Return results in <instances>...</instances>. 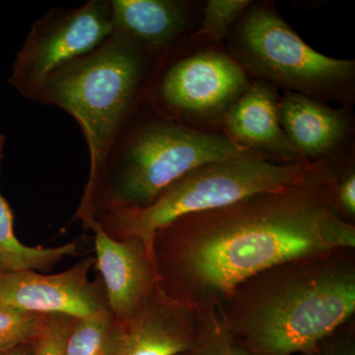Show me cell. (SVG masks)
Returning a JSON list of instances; mask_svg holds the SVG:
<instances>
[{
  "label": "cell",
  "mask_w": 355,
  "mask_h": 355,
  "mask_svg": "<svg viewBox=\"0 0 355 355\" xmlns=\"http://www.w3.org/2000/svg\"><path fill=\"white\" fill-rule=\"evenodd\" d=\"M146 48L114 32L88 55L53 72L35 100L64 110L83 130L90 156L83 193L99 181L121 139L146 76Z\"/></svg>",
  "instance_id": "4"
},
{
  "label": "cell",
  "mask_w": 355,
  "mask_h": 355,
  "mask_svg": "<svg viewBox=\"0 0 355 355\" xmlns=\"http://www.w3.org/2000/svg\"><path fill=\"white\" fill-rule=\"evenodd\" d=\"M4 142H6V137L0 133V161L3 155Z\"/></svg>",
  "instance_id": "25"
},
{
  "label": "cell",
  "mask_w": 355,
  "mask_h": 355,
  "mask_svg": "<svg viewBox=\"0 0 355 355\" xmlns=\"http://www.w3.org/2000/svg\"><path fill=\"white\" fill-rule=\"evenodd\" d=\"M0 355H34L33 343H26V345H19L15 349L0 352Z\"/></svg>",
  "instance_id": "23"
},
{
  "label": "cell",
  "mask_w": 355,
  "mask_h": 355,
  "mask_svg": "<svg viewBox=\"0 0 355 355\" xmlns=\"http://www.w3.org/2000/svg\"><path fill=\"white\" fill-rule=\"evenodd\" d=\"M250 4L251 1L248 0H209L205 9L203 32L216 39L224 38L231 25Z\"/></svg>",
  "instance_id": "20"
},
{
  "label": "cell",
  "mask_w": 355,
  "mask_h": 355,
  "mask_svg": "<svg viewBox=\"0 0 355 355\" xmlns=\"http://www.w3.org/2000/svg\"><path fill=\"white\" fill-rule=\"evenodd\" d=\"M13 222L12 210L0 193V258L10 272H46L65 257L77 254L74 243L55 248L26 246L16 237Z\"/></svg>",
  "instance_id": "15"
},
{
  "label": "cell",
  "mask_w": 355,
  "mask_h": 355,
  "mask_svg": "<svg viewBox=\"0 0 355 355\" xmlns=\"http://www.w3.org/2000/svg\"><path fill=\"white\" fill-rule=\"evenodd\" d=\"M249 86L237 62L209 51L173 64L163 77L160 94L178 114L205 116L225 113Z\"/></svg>",
  "instance_id": "9"
},
{
  "label": "cell",
  "mask_w": 355,
  "mask_h": 355,
  "mask_svg": "<svg viewBox=\"0 0 355 355\" xmlns=\"http://www.w3.org/2000/svg\"><path fill=\"white\" fill-rule=\"evenodd\" d=\"M234 50L243 64L257 76L313 99H338L354 85V60L322 55L263 7L245 16Z\"/></svg>",
  "instance_id": "6"
},
{
  "label": "cell",
  "mask_w": 355,
  "mask_h": 355,
  "mask_svg": "<svg viewBox=\"0 0 355 355\" xmlns=\"http://www.w3.org/2000/svg\"><path fill=\"white\" fill-rule=\"evenodd\" d=\"M113 33L109 1L90 0L76 8L51 9L33 23L14 60L9 85L35 101L53 72L88 55Z\"/></svg>",
  "instance_id": "7"
},
{
  "label": "cell",
  "mask_w": 355,
  "mask_h": 355,
  "mask_svg": "<svg viewBox=\"0 0 355 355\" xmlns=\"http://www.w3.org/2000/svg\"><path fill=\"white\" fill-rule=\"evenodd\" d=\"M200 314L178 304L158 286L132 319L123 324L116 355H182L193 349Z\"/></svg>",
  "instance_id": "11"
},
{
  "label": "cell",
  "mask_w": 355,
  "mask_h": 355,
  "mask_svg": "<svg viewBox=\"0 0 355 355\" xmlns=\"http://www.w3.org/2000/svg\"><path fill=\"white\" fill-rule=\"evenodd\" d=\"M279 112L280 125L303 160L330 151L347 130L340 112L291 91L279 100Z\"/></svg>",
  "instance_id": "13"
},
{
  "label": "cell",
  "mask_w": 355,
  "mask_h": 355,
  "mask_svg": "<svg viewBox=\"0 0 355 355\" xmlns=\"http://www.w3.org/2000/svg\"><path fill=\"white\" fill-rule=\"evenodd\" d=\"M279 107L272 85L256 83L224 113V125L233 141L250 150L265 151L284 163L302 161L280 125Z\"/></svg>",
  "instance_id": "12"
},
{
  "label": "cell",
  "mask_w": 355,
  "mask_h": 355,
  "mask_svg": "<svg viewBox=\"0 0 355 355\" xmlns=\"http://www.w3.org/2000/svg\"><path fill=\"white\" fill-rule=\"evenodd\" d=\"M95 258L78 261L64 272H9L0 277V305L38 314H62L83 319L109 310L103 282H91Z\"/></svg>",
  "instance_id": "8"
},
{
  "label": "cell",
  "mask_w": 355,
  "mask_h": 355,
  "mask_svg": "<svg viewBox=\"0 0 355 355\" xmlns=\"http://www.w3.org/2000/svg\"><path fill=\"white\" fill-rule=\"evenodd\" d=\"M302 355H355V319L338 327Z\"/></svg>",
  "instance_id": "21"
},
{
  "label": "cell",
  "mask_w": 355,
  "mask_h": 355,
  "mask_svg": "<svg viewBox=\"0 0 355 355\" xmlns=\"http://www.w3.org/2000/svg\"><path fill=\"white\" fill-rule=\"evenodd\" d=\"M254 355L302 354L355 315V248L284 261L235 287L216 310Z\"/></svg>",
  "instance_id": "2"
},
{
  "label": "cell",
  "mask_w": 355,
  "mask_h": 355,
  "mask_svg": "<svg viewBox=\"0 0 355 355\" xmlns=\"http://www.w3.org/2000/svg\"><path fill=\"white\" fill-rule=\"evenodd\" d=\"M254 154L233 139L172 121L146 123L116 148L94 188L83 193L74 220L89 229L109 212L141 209L202 166Z\"/></svg>",
  "instance_id": "3"
},
{
  "label": "cell",
  "mask_w": 355,
  "mask_h": 355,
  "mask_svg": "<svg viewBox=\"0 0 355 355\" xmlns=\"http://www.w3.org/2000/svg\"><path fill=\"white\" fill-rule=\"evenodd\" d=\"M338 248H355V224L340 216L338 178L324 163L289 188L170 222L154 235L153 261L160 291L202 313L257 273Z\"/></svg>",
  "instance_id": "1"
},
{
  "label": "cell",
  "mask_w": 355,
  "mask_h": 355,
  "mask_svg": "<svg viewBox=\"0 0 355 355\" xmlns=\"http://www.w3.org/2000/svg\"><path fill=\"white\" fill-rule=\"evenodd\" d=\"M182 355H184V354H182Z\"/></svg>",
  "instance_id": "26"
},
{
  "label": "cell",
  "mask_w": 355,
  "mask_h": 355,
  "mask_svg": "<svg viewBox=\"0 0 355 355\" xmlns=\"http://www.w3.org/2000/svg\"><path fill=\"white\" fill-rule=\"evenodd\" d=\"M95 266L102 277L107 304L119 323L135 316L158 286L153 258L137 237L116 240L94 222Z\"/></svg>",
  "instance_id": "10"
},
{
  "label": "cell",
  "mask_w": 355,
  "mask_h": 355,
  "mask_svg": "<svg viewBox=\"0 0 355 355\" xmlns=\"http://www.w3.org/2000/svg\"><path fill=\"white\" fill-rule=\"evenodd\" d=\"M324 164L323 161L309 160L272 162L254 153L202 166L170 184L147 207L116 210L95 222L113 239L139 238L153 258L154 235L170 222L258 193L289 188Z\"/></svg>",
  "instance_id": "5"
},
{
  "label": "cell",
  "mask_w": 355,
  "mask_h": 355,
  "mask_svg": "<svg viewBox=\"0 0 355 355\" xmlns=\"http://www.w3.org/2000/svg\"><path fill=\"white\" fill-rule=\"evenodd\" d=\"M46 316L0 305V352L32 343L41 331Z\"/></svg>",
  "instance_id": "18"
},
{
  "label": "cell",
  "mask_w": 355,
  "mask_h": 355,
  "mask_svg": "<svg viewBox=\"0 0 355 355\" xmlns=\"http://www.w3.org/2000/svg\"><path fill=\"white\" fill-rule=\"evenodd\" d=\"M76 318L49 314L37 338L33 340L34 355H67V345Z\"/></svg>",
  "instance_id": "19"
},
{
  "label": "cell",
  "mask_w": 355,
  "mask_h": 355,
  "mask_svg": "<svg viewBox=\"0 0 355 355\" xmlns=\"http://www.w3.org/2000/svg\"><path fill=\"white\" fill-rule=\"evenodd\" d=\"M123 331L110 310L76 319L67 345V355H116Z\"/></svg>",
  "instance_id": "16"
},
{
  "label": "cell",
  "mask_w": 355,
  "mask_h": 355,
  "mask_svg": "<svg viewBox=\"0 0 355 355\" xmlns=\"http://www.w3.org/2000/svg\"><path fill=\"white\" fill-rule=\"evenodd\" d=\"M197 342L184 355H254L230 335L216 310L200 313Z\"/></svg>",
  "instance_id": "17"
},
{
  "label": "cell",
  "mask_w": 355,
  "mask_h": 355,
  "mask_svg": "<svg viewBox=\"0 0 355 355\" xmlns=\"http://www.w3.org/2000/svg\"><path fill=\"white\" fill-rule=\"evenodd\" d=\"M338 178V207L340 216L345 220L354 223L355 220V172L347 168Z\"/></svg>",
  "instance_id": "22"
},
{
  "label": "cell",
  "mask_w": 355,
  "mask_h": 355,
  "mask_svg": "<svg viewBox=\"0 0 355 355\" xmlns=\"http://www.w3.org/2000/svg\"><path fill=\"white\" fill-rule=\"evenodd\" d=\"M9 272H10V270L7 268L6 263H4L2 259L0 258V277H1L2 275H6V273H8Z\"/></svg>",
  "instance_id": "24"
},
{
  "label": "cell",
  "mask_w": 355,
  "mask_h": 355,
  "mask_svg": "<svg viewBox=\"0 0 355 355\" xmlns=\"http://www.w3.org/2000/svg\"><path fill=\"white\" fill-rule=\"evenodd\" d=\"M114 32L147 48L162 49L184 29L186 7L175 0H111Z\"/></svg>",
  "instance_id": "14"
}]
</instances>
